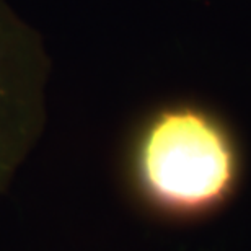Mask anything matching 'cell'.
<instances>
[{
  "label": "cell",
  "mask_w": 251,
  "mask_h": 251,
  "mask_svg": "<svg viewBox=\"0 0 251 251\" xmlns=\"http://www.w3.org/2000/svg\"><path fill=\"white\" fill-rule=\"evenodd\" d=\"M51 61L41 36L0 0V194L44 132Z\"/></svg>",
  "instance_id": "7a4b0ae2"
},
{
  "label": "cell",
  "mask_w": 251,
  "mask_h": 251,
  "mask_svg": "<svg viewBox=\"0 0 251 251\" xmlns=\"http://www.w3.org/2000/svg\"><path fill=\"white\" fill-rule=\"evenodd\" d=\"M145 201L175 217L220 209L238 183V155L217 119L189 106L170 108L142 130L134 157Z\"/></svg>",
  "instance_id": "6da1fadb"
}]
</instances>
